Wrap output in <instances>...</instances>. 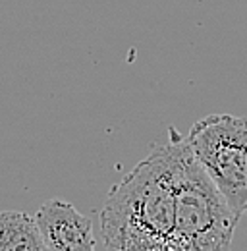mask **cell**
<instances>
[{"mask_svg": "<svg viewBox=\"0 0 247 251\" xmlns=\"http://www.w3.org/2000/svg\"><path fill=\"white\" fill-rule=\"evenodd\" d=\"M99 217L106 250L174 251L176 205L164 143L112 186Z\"/></svg>", "mask_w": 247, "mask_h": 251, "instance_id": "6da1fadb", "label": "cell"}, {"mask_svg": "<svg viewBox=\"0 0 247 251\" xmlns=\"http://www.w3.org/2000/svg\"><path fill=\"white\" fill-rule=\"evenodd\" d=\"M246 213H247V209H246Z\"/></svg>", "mask_w": 247, "mask_h": 251, "instance_id": "8992f818", "label": "cell"}, {"mask_svg": "<svg viewBox=\"0 0 247 251\" xmlns=\"http://www.w3.org/2000/svg\"><path fill=\"white\" fill-rule=\"evenodd\" d=\"M187 143L228 205L247 209V118L215 112L191 126Z\"/></svg>", "mask_w": 247, "mask_h": 251, "instance_id": "3957f363", "label": "cell"}, {"mask_svg": "<svg viewBox=\"0 0 247 251\" xmlns=\"http://www.w3.org/2000/svg\"><path fill=\"white\" fill-rule=\"evenodd\" d=\"M176 205L174 251L228 250L240 222V215L228 205L220 189L193 155L187 137L174 126L168 127L164 141Z\"/></svg>", "mask_w": 247, "mask_h": 251, "instance_id": "7a4b0ae2", "label": "cell"}, {"mask_svg": "<svg viewBox=\"0 0 247 251\" xmlns=\"http://www.w3.org/2000/svg\"><path fill=\"white\" fill-rule=\"evenodd\" d=\"M35 222L45 251H91L97 246L91 220L68 201H45L35 215Z\"/></svg>", "mask_w": 247, "mask_h": 251, "instance_id": "277c9868", "label": "cell"}, {"mask_svg": "<svg viewBox=\"0 0 247 251\" xmlns=\"http://www.w3.org/2000/svg\"><path fill=\"white\" fill-rule=\"evenodd\" d=\"M0 251H45L35 217L24 211H2Z\"/></svg>", "mask_w": 247, "mask_h": 251, "instance_id": "5b68a950", "label": "cell"}]
</instances>
